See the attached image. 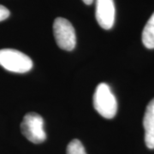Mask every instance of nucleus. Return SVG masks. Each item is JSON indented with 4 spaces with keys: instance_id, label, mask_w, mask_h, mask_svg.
I'll list each match as a JSON object with an SVG mask.
<instances>
[{
    "instance_id": "9d476101",
    "label": "nucleus",
    "mask_w": 154,
    "mask_h": 154,
    "mask_svg": "<svg viewBox=\"0 0 154 154\" xmlns=\"http://www.w3.org/2000/svg\"><path fill=\"white\" fill-rule=\"evenodd\" d=\"M82 1L84 2V4H86L88 5H90L93 4V2H94V0H82Z\"/></svg>"
},
{
    "instance_id": "39448f33",
    "label": "nucleus",
    "mask_w": 154,
    "mask_h": 154,
    "mask_svg": "<svg viewBox=\"0 0 154 154\" xmlns=\"http://www.w3.org/2000/svg\"><path fill=\"white\" fill-rule=\"evenodd\" d=\"M96 20L104 29L109 30L115 22V5L113 0H96Z\"/></svg>"
},
{
    "instance_id": "20e7f679",
    "label": "nucleus",
    "mask_w": 154,
    "mask_h": 154,
    "mask_svg": "<svg viewBox=\"0 0 154 154\" xmlns=\"http://www.w3.org/2000/svg\"><path fill=\"white\" fill-rule=\"evenodd\" d=\"M53 33L56 42L61 49L72 51L76 45L75 28L65 18L57 17L53 23Z\"/></svg>"
},
{
    "instance_id": "6e6552de",
    "label": "nucleus",
    "mask_w": 154,
    "mask_h": 154,
    "mask_svg": "<svg viewBox=\"0 0 154 154\" xmlns=\"http://www.w3.org/2000/svg\"><path fill=\"white\" fill-rule=\"evenodd\" d=\"M67 154H88L79 140H71L67 146Z\"/></svg>"
},
{
    "instance_id": "0eeeda50",
    "label": "nucleus",
    "mask_w": 154,
    "mask_h": 154,
    "mask_svg": "<svg viewBox=\"0 0 154 154\" xmlns=\"http://www.w3.org/2000/svg\"><path fill=\"white\" fill-rule=\"evenodd\" d=\"M142 42L148 49L154 48V12L149 18L142 32Z\"/></svg>"
},
{
    "instance_id": "f03ea898",
    "label": "nucleus",
    "mask_w": 154,
    "mask_h": 154,
    "mask_svg": "<svg viewBox=\"0 0 154 154\" xmlns=\"http://www.w3.org/2000/svg\"><path fill=\"white\" fill-rule=\"evenodd\" d=\"M0 66L13 73H27L33 68L32 59L17 50H0Z\"/></svg>"
},
{
    "instance_id": "423d86ee",
    "label": "nucleus",
    "mask_w": 154,
    "mask_h": 154,
    "mask_svg": "<svg viewBox=\"0 0 154 154\" xmlns=\"http://www.w3.org/2000/svg\"><path fill=\"white\" fill-rule=\"evenodd\" d=\"M145 142L149 149H154V99L146 106L143 119Z\"/></svg>"
},
{
    "instance_id": "7ed1b4c3",
    "label": "nucleus",
    "mask_w": 154,
    "mask_h": 154,
    "mask_svg": "<svg viewBox=\"0 0 154 154\" xmlns=\"http://www.w3.org/2000/svg\"><path fill=\"white\" fill-rule=\"evenodd\" d=\"M21 131L32 143L40 144L46 139V134L44 129V119L41 116L34 112L28 113L23 117L21 123Z\"/></svg>"
},
{
    "instance_id": "f257e3e1",
    "label": "nucleus",
    "mask_w": 154,
    "mask_h": 154,
    "mask_svg": "<svg viewBox=\"0 0 154 154\" xmlns=\"http://www.w3.org/2000/svg\"><path fill=\"white\" fill-rule=\"evenodd\" d=\"M94 109L99 115L107 119L113 118L117 111V101L108 84L100 83L94 94Z\"/></svg>"
},
{
    "instance_id": "1a4fd4ad",
    "label": "nucleus",
    "mask_w": 154,
    "mask_h": 154,
    "mask_svg": "<svg viewBox=\"0 0 154 154\" xmlns=\"http://www.w3.org/2000/svg\"><path fill=\"white\" fill-rule=\"evenodd\" d=\"M10 17V11L5 6L0 5V22L4 21Z\"/></svg>"
}]
</instances>
